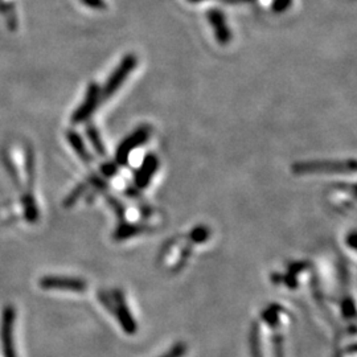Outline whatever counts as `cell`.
Here are the masks:
<instances>
[{
    "mask_svg": "<svg viewBox=\"0 0 357 357\" xmlns=\"http://www.w3.org/2000/svg\"><path fill=\"white\" fill-rule=\"evenodd\" d=\"M355 160L345 162H301L293 165L295 175H314V174H348L355 172Z\"/></svg>",
    "mask_w": 357,
    "mask_h": 357,
    "instance_id": "6da1fadb",
    "label": "cell"
},
{
    "mask_svg": "<svg viewBox=\"0 0 357 357\" xmlns=\"http://www.w3.org/2000/svg\"><path fill=\"white\" fill-rule=\"evenodd\" d=\"M138 59L134 54H128L125 56L118 66L115 68L114 72L107 78L103 89L101 90V100L107 101L110 100L118 90L122 88L123 82L128 79L131 72L137 68Z\"/></svg>",
    "mask_w": 357,
    "mask_h": 357,
    "instance_id": "7a4b0ae2",
    "label": "cell"
},
{
    "mask_svg": "<svg viewBox=\"0 0 357 357\" xmlns=\"http://www.w3.org/2000/svg\"><path fill=\"white\" fill-rule=\"evenodd\" d=\"M150 135H151V128L150 126H141V128H137L135 131H132L128 138L123 139L122 143L118 146V150L115 153V162L121 166L128 165L130 153L149 141Z\"/></svg>",
    "mask_w": 357,
    "mask_h": 357,
    "instance_id": "3957f363",
    "label": "cell"
},
{
    "mask_svg": "<svg viewBox=\"0 0 357 357\" xmlns=\"http://www.w3.org/2000/svg\"><path fill=\"white\" fill-rule=\"evenodd\" d=\"M101 102H102L101 89H100L98 84L91 82V84H89V88L86 90V96H85L84 102L78 106V109L72 115V122L75 125H78V123H82V122L88 121L91 114H94V112L97 110V107L100 106Z\"/></svg>",
    "mask_w": 357,
    "mask_h": 357,
    "instance_id": "277c9868",
    "label": "cell"
},
{
    "mask_svg": "<svg viewBox=\"0 0 357 357\" xmlns=\"http://www.w3.org/2000/svg\"><path fill=\"white\" fill-rule=\"evenodd\" d=\"M13 323H15V310L13 306H7L1 315V345L4 357H16L15 342H13Z\"/></svg>",
    "mask_w": 357,
    "mask_h": 357,
    "instance_id": "5b68a950",
    "label": "cell"
},
{
    "mask_svg": "<svg viewBox=\"0 0 357 357\" xmlns=\"http://www.w3.org/2000/svg\"><path fill=\"white\" fill-rule=\"evenodd\" d=\"M40 286L44 290H63L84 293L86 290V282L68 277H44L40 280Z\"/></svg>",
    "mask_w": 357,
    "mask_h": 357,
    "instance_id": "8992f818",
    "label": "cell"
},
{
    "mask_svg": "<svg viewBox=\"0 0 357 357\" xmlns=\"http://www.w3.org/2000/svg\"><path fill=\"white\" fill-rule=\"evenodd\" d=\"M206 17H208V22L211 23V26L213 28L217 43L220 45H228L230 40H231V31H230L229 26L227 23L225 15L221 13L220 10L213 8L208 13Z\"/></svg>",
    "mask_w": 357,
    "mask_h": 357,
    "instance_id": "52a82bcc",
    "label": "cell"
},
{
    "mask_svg": "<svg viewBox=\"0 0 357 357\" xmlns=\"http://www.w3.org/2000/svg\"><path fill=\"white\" fill-rule=\"evenodd\" d=\"M115 301H116V317L123 328V331L128 335H134L137 332V323L132 319L130 311H128V305L123 299V295L119 291H114Z\"/></svg>",
    "mask_w": 357,
    "mask_h": 357,
    "instance_id": "ba28073f",
    "label": "cell"
},
{
    "mask_svg": "<svg viewBox=\"0 0 357 357\" xmlns=\"http://www.w3.org/2000/svg\"><path fill=\"white\" fill-rule=\"evenodd\" d=\"M158 166H159L158 158H156L155 155H153V153H150V155L146 158V160L143 162V165H142L141 168H139V171L137 172V175H135V184H137L139 188L147 187V185L150 184V181H151L153 175H155V172H156V169H158Z\"/></svg>",
    "mask_w": 357,
    "mask_h": 357,
    "instance_id": "9c48e42d",
    "label": "cell"
},
{
    "mask_svg": "<svg viewBox=\"0 0 357 357\" xmlns=\"http://www.w3.org/2000/svg\"><path fill=\"white\" fill-rule=\"evenodd\" d=\"M66 139L69 142V144L72 146V149L75 150V153L79 156V159L84 163L89 165L90 162H91V156H90L89 151L86 150V146H85V143L82 141V138L77 134L76 131H73V130L68 131L66 132Z\"/></svg>",
    "mask_w": 357,
    "mask_h": 357,
    "instance_id": "30bf717a",
    "label": "cell"
},
{
    "mask_svg": "<svg viewBox=\"0 0 357 357\" xmlns=\"http://www.w3.org/2000/svg\"><path fill=\"white\" fill-rule=\"evenodd\" d=\"M150 230L151 229L149 227H144V225H134V224L122 222V225L116 229L113 237L116 241H122V240H128L130 237L139 236V234H143Z\"/></svg>",
    "mask_w": 357,
    "mask_h": 357,
    "instance_id": "8fae6325",
    "label": "cell"
},
{
    "mask_svg": "<svg viewBox=\"0 0 357 357\" xmlns=\"http://www.w3.org/2000/svg\"><path fill=\"white\" fill-rule=\"evenodd\" d=\"M86 135L89 138L90 143L94 149V151L98 153L100 156H106V149H105V144H103L102 139H101V135L98 132V130L96 128L94 125H89L86 128Z\"/></svg>",
    "mask_w": 357,
    "mask_h": 357,
    "instance_id": "7c38bea8",
    "label": "cell"
},
{
    "mask_svg": "<svg viewBox=\"0 0 357 357\" xmlns=\"http://www.w3.org/2000/svg\"><path fill=\"white\" fill-rule=\"evenodd\" d=\"M23 206H24V213L26 218L29 222H36L38 220V209L35 197L31 193H26L23 196Z\"/></svg>",
    "mask_w": 357,
    "mask_h": 357,
    "instance_id": "4fadbf2b",
    "label": "cell"
},
{
    "mask_svg": "<svg viewBox=\"0 0 357 357\" xmlns=\"http://www.w3.org/2000/svg\"><path fill=\"white\" fill-rule=\"evenodd\" d=\"M88 188H89V181H88V183H81L79 185H77V188H75L73 191L70 192V193L68 195V197L65 199V208H70V206H73V205L76 204L77 202H78V199L82 196V193L86 192Z\"/></svg>",
    "mask_w": 357,
    "mask_h": 357,
    "instance_id": "5bb4252c",
    "label": "cell"
},
{
    "mask_svg": "<svg viewBox=\"0 0 357 357\" xmlns=\"http://www.w3.org/2000/svg\"><path fill=\"white\" fill-rule=\"evenodd\" d=\"M250 349H252V356L262 357L261 342H259V327L257 323H253V327L250 331Z\"/></svg>",
    "mask_w": 357,
    "mask_h": 357,
    "instance_id": "9a60e30c",
    "label": "cell"
},
{
    "mask_svg": "<svg viewBox=\"0 0 357 357\" xmlns=\"http://www.w3.org/2000/svg\"><path fill=\"white\" fill-rule=\"evenodd\" d=\"M293 6V0H274L271 10L275 13H286Z\"/></svg>",
    "mask_w": 357,
    "mask_h": 357,
    "instance_id": "2e32d148",
    "label": "cell"
},
{
    "mask_svg": "<svg viewBox=\"0 0 357 357\" xmlns=\"http://www.w3.org/2000/svg\"><path fill=\"white\" fill-rule=\"evenodd\" d=\"M185 352H187L185 344L184 343H178V344L174 345L171 348L169 352H167L163 356L160 357H183L185 355Z\"/></svg>",
    "mask_w": 357,
    "mask_h": 357,
    "instance_id": "e0dca14e",
    "label": "cell"
},
{
    "mask_svg": "<svg viewBox=\"0 0 357 357\" xmlns=\"http://www.w3.org/2000/svg\"><path fill=\"white\" fill-rule=\"evenodd\" d=\"M81 3L85 4L89 8H93V10H103V8H106L105 0H81Z\"/></svg>",
    "mask_w": 357,
    "mask_h": 357,
    "instance_id": "ac0fdd59",
    "label": "cell"
},
{
    "mask_svg": "<svg viewBox=\"0 0 357 357\" xmlns=\"http://www.w3.org/2000/svg\"><path fill=\"white\" fill-rule=\"evenodd\" d=\"M274 347H275V357H284L283 356V339L280 335L274 337Z\"/></svg>",
    "mask_w": 357,
    "mask_h": 357,
    "instance_id": "d6986e66",
    "label": "cell"
},
{
    "mask_svg": "<svg viewBox=\"0 0 357 357\" xmlns=\"http://www.w3.org/2000/svg\"><path fill=\"white\" fill-rule=\"evenodd\" d=\"M102 172L105 175H113L115 172L114 165H113V163L105 165V166H102Z\"/></svg>",
    "mask_w": 357,
    "mask_h": 357,
    "instance_id": "ffe728a7",
    "label": "cell"
},
{
    "mask_svg": "<svg viewBox=\"0 0 357 357\" xmlns=\"http://www.w3.org/2000/svg\"><path fill=\"white\" fill-rule=\"evenodd\" d=\"M222 1L227 4H241V3H250L255 0H222Z\"/></svg>",
    "mask_w": 357,
    "mask_h": 357,
    "instance_id": "44dd1931",
    "label": "cell"
},
{
    "mask_svg": "<svg viewBox=\"0 0 357 357\" xmlns=\"http://www.w3.org/2000/svg\"><path fill=\"white\" fill-rule=\"evenodd\" d=\"M187 1H191V3H202V1H205V0H187Z\"/></svg>",
    "mask_w": 357,
    "mask_h": 357,
    "instance_id": "7402d4cb",
    "label": "cell"
}]
</instances>
